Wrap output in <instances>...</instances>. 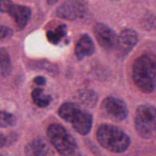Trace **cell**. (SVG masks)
I'll list each match as a JSON object with an SVG mask.
<instances>
[{"mask_svg":"<svg viewBox=\"0 0 156 156\" xmlns=\"http://www.w3.org/2000/svg\"><path fill=\"white\" fill-rule=\"evenodd\" d=\"M133 79L136 86L145 94L156 88V56L146 53L136 59L133 66Z\"/></svg>","mask_w":156,"mask_h":156,"instance_id":"6da1fadb","label":"cell"},{"mask_svg":"<svg viewBox=\"0 0 156 156\" xmlns=\"http://www.w3.org/2000/svg\"><path fill=\"white\" fill-rule=\"evenodd\" d=\"M97 139L102 147L114 153H121L127 150L131 143L129 136L123 130L106 123L98 127Z\"/></svg>","mask_w":156,"mask_h":156,"instance_id":"7a4b0ae2","label":"cell"},{"mask_svg":"<svg viewBox=\"0 0 156 156\" xmlns=\"http://www.w3.org/2000/svg\"><path fill=\"white\" fill-rule=\"evenodd\" d=\"M50 143L62 155H74L77 154L78 145L73 136L60 124H51L47 130Z\"/></svg>","mask_w":156,"mask_h":156,"instance_id":"3957f363","label":"cell"},{"mask_svg":"<svg viewBox=\"0 0 156 156\" xmlns=\"http://www.w3.org/2000/svg\"><path fill=\"white\" fill-rule=\"evenodd\" d=\"M135 127L143 139H149L156 131V108L152 105H140L134 117Z\"/></svg>","mask_w":156,"mask_h":156,"instance_id":"277c9868","label":"cell"},{"mask_svg":"<svg viewBox=\"0 0 156 156\" xmlns=\"http://www.w3.org/2000/svg\"><path fill=\"white\" fill-rule=\"evenodd\" d=\"M88 11L86 0H66L56 9V15L62 19L76 21L85 18Z\"/></svg>","mask_w":156,"mask_h":156,"instance_id":"5b68a950","label":"cell"},{"mask_svg":"<svg viewBox=\"0 0 156 156\" xmlns=\"http://www.w3.org/2000/svg\"><path fill=\"white\" fill-rule=\"evenodd\" d=\"M101 111L105 117L117 122L124 120L129 113L126 104L114 97L106 98L101 105Z\"/></svg>","mask_w":156,"mask_h":156,"instance_id":"8992f818","label":"cell"},{"mask_svg":"<svg viewBox=\"0 0 156 156\" xmlns=\"http://www.w3.org/2000/svg\"><path fill=\"white\" fill-rule=\"evenodd\" d=\"M1 12L8 13L20 30L24 28L31 17V9L27 6L15 5L11 0H1Z\"/></svg>","mask_w":156,"mask_h":156,"instance_id":"52a82bcc","label":"cell"},{"mask_svg":"<svg viewBox=\"0 0 156 156\" xmlns=\"http://www.w3.org/2000/svg\"><path fill=\"white\" fill-rule=\"evenodd\" d=\"M94 34L99 45L107 51L117 47L118 36L112 28L103 23L98 22L94 25Z\"/></svg>","mask_w":156,"mask_h":156,"instance_id":"ba28073f","label":"cell"},{"mask_svg":"<svg viewBox=\"0 0 156 156\" xmlns=\"http://www.w3.org/2000/svg\"><path fill=\"white\" fill-rule=\"evenodd\" d=\"M139 41V35L133 29H124L118 36L117 49L120 54L126 55L136 47Z\"/></svg>","mask_w":156,"mask_h":156,"instance_id":"9c48e42d","label":"cell"},{"mask_svg":"<svg viewBox=\"0 0 156 156\" xmlns=\"http://www.w3.org/2000/svg\"><path fill=\"white\" fill-rule=\"evenodd\" d=\"M71 123L73 124V127L78 133L85 136L89 133L92 128V115L80 109L73 117Z\"/></svg>","mask_w":156,"mask_h":156,"instance_id":"30bf717a","label":"cell"},{"mask_svg":"<svg viewBox=\"0 0 156 156\" xmlns=\"http://www.w3.org/2000/svg\"><path fill=\"white\" fill-rule=\"evenodd\" d=\"M95 51L94 42L88 34H83L75 47V55L78 60H82L85 58L91 56Z\"/></svg>","mask_w":156,"mask_h":156,"instance_id":"8fae6325","label":"cell"},{"mask_svg":"<svg viewBox=\"0 0 156 156\" xmlns=\"http://www.w3.org/2000/svg\"><path fill=\"white\" fill-rule=\"evenodd\" d=\"M25 154L27 155L47 156L53 155L54 152L48 143L42 139L34 140L29 143L25 147Z\"/></svg>","mask_w":156,"mask_h":156,"instance_id":"7c38bea8","label":"cell"},{"mask_svg":"<svg viewBox=\"0 0 156 156\" xmlns=\"http://www.w3.org/2000/svg\"><path fill=\"white\" fill-rule=\"evenodd\" d=\"M79 110L80 108L76 104L72 103V102H66L61 105L58 111V114L62 120L71 123L73 117Z\"/></svg>","mask_w":156,"mask_h":156,"instance_id":"4fadbf2b","label":"cell"},{"mask_svg":"<svg viewBox=\"0 0 156 156\" xmlns=\"http://www.w3.org/2000/svg\"><path fill=\"white\" fill-rule=\"evenodd\" d=\"M31 98L34 103L41 108L49 106L53 100L51 95L44 94V89L41 88H34L31 92Z\"/></svg>","mask_w":156,"mask_h":156,"instance_id":"5bb4252c","label":"cell"},{"mask_svg":"<svg viewBox=\"0 0 156 156\" xmlns=\"http://www.w3.org/2000/svg\"><path fill=\"white\" fill-rule=\"evenodd\" d=\"M78 99L85 106L94 108L97 105L98 97L94 91L91 89H83L78 94Z\"/></svg>","mask_w":156,"mask_h":156,"instance_id":"9a60e30c","label":"cell"},{"mask_svg":"<svg viewBox=\"0 0 156 156\" xmlns=\"http://www.w3.org/2000/svg\"><path fill=\"white\" fill-rule=\"evenodd\" d=\"M67 27L66 24H60L54 30H49L47 32V37L52 44H58L62 37L66 35Z\"/></svg>","mask_w":156,"mask_h":156,"instance_id":"2e32d148","label":"cell"},{"mask_svg":"<svg viewBox=\"0 0 156 156\" xmlns=\"http://www.w3.org/2000/svg\"><path fill=\"white\" fill-rule=\"evenodd\" d=\"M1 75L2 77H6L12 72V62L9 53L5 48H1Z\"/></svg>","mask_w":156,"mask_h":156,"instance_id":"e0dca14e","label":"cell"},{"mask_svg":"<svg viewBox=\"0 0 156 156\" xmlns=\"http://www.w3.org/2000/svg\"><path fill=\"white\" fill-rule=\"evenodd\" d=\"M17 120L13 114L8 113L6 111L1 112V120H0V126L2 128L9 127L15 126Z\"/></svg>","mask_w":156,"mask_h":156,"instance_id":"ac0fdd59","label":"cell"},{"mask_svg":"<svg viewBox=\"0 0 156 156\" xmlns=\"http://www.w3.org/2000/svg\"><path fill=\"white\" fill-rule=\"evenodd\" d=\"M34 66L36 68L41 69H45L48 72H51V73H55L56 72H58V67L55 64H53L46 60L37 61V62H35V64Z\"/></svg>","mask_w":156,"mask_h":156,"instance_id":"d6986e66","label":"cell"},{"mask_svg":"<svg viewBox=\"0 0 156 156\" xmlns=\"http://www.w3.org/2000/svg\"><path fill=\"white\" fill-rule=\"evenodd\" d=\"M143 25L145 29L152 30L156 27V15L153 13H150L146 15L143 18Z\"/></svg>","mask_w":156,"mask_h":156,"instance_id":"ffe728a7","label":"cell"},{"mask_svg":"<svg viewBox=\"0 0 156 156\" xmlns=\"http://www.w3.org/2000/svg\"><path fill=\"white\" fill-rule=\"evenodd\" d=\"M17 139H18V135L15 133H12L8 136H4L3 134H1V136H0V146H1V148H3L8 145H12V143L16 141Z\"/></svg>","mask_w":156,"mask_h":156,"instance_id":"44dd1931","label":"cell"},{"mask_svg":"<svg viewBox=\"0 0 156 156\" xmlns=\"http://www.w3.org/2000/svg\"><path fill=\"white\" fill-rule=\"evenodd\" d=\"M13 34V31L12 29L7 26L2 25L0 28V39L4 40L5 38L10 37Z\"/></svg>","mask_w":156,"mask_h":156,"instance_id":"7402d4cb","label":"cell"},{"mask_svg":"<svg viewBox=\"0 0 156 156\" xmlns=\"http://www.w3.org/2000/svg\"><path fill=\"white\" fill-rule=\"evenodd\" d=\"M34 82L37 85H44L47 83V79L44 77V76H37L34 79Z\"/></svg>","mask_w":156,"mask_h":156,"instance_id":"603a6c76","label":"cell"},{"mask_svg":"<svg viewBox=\"0 0 156 156\" xmlns=\"http://www.w3.org/2000/svg\"><path fill=\"white\" fill-rule=\"evenodd\" d=\"M58 1H59V0H47V3H48L49 5H54L56 4Z\"/></svg>","mask_w":156,"mask_h":156,"instance_id":"cb8c5ba5","label":"cell"}]
</instances>
